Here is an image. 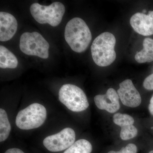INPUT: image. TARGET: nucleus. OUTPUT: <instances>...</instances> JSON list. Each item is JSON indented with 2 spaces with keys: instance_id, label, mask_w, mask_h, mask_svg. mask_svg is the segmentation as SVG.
<instances>
[{
  "instance_id": "f257e3e1",
  "label": "nucleus",
  "mask_w": 153,
  "mask_h": 153,
  "mask_svg": "<svg viewBox=\"0 0 153 153\" xmlns=\"http://www.w3.org/2000/svg\"><path fill=\"white\" fill-rule=\"evenodd\" d=\"M64 36L71 49L77 53L85 51L92 39L88 26L82 19L79 18H73L67 23Z\"/></svg>"
},
{
  "instance_id": "f03ea898",
  "label": "nucleus",
  "mask_w": 153,
  "mask_h": 153,
  "mask_svg": "<svg viewBox=\"0 0 153 153\" xmlns=\"http://www.w3.org/2000/svg\"><path fill=\"white\" fill-rule=\"evenodd\" d=\"M116 42L114 35L108 32L102 33L94 39L91 46V53L97 66L105 67L114 62L116 58Z\"/></svg>"
},
{
  "instance_id": "7ed1b4c3",
  "label": "nucleus",
  "mask_w": 153,
  "mask_h": 153,
  "mask_svg": "<svg viewBox=\"0 0 153 153\" xmlns=\"http://www.w3.org/2000/svg\"><path fill=\"white\" fill-rule=\"evenodd\" d=\"M30 11L32 16L39 24H48L55 27L62 21L65 7L60 2H55L49 6L41 5L35 3L30 7Z\"/></svg>"
},
{
  "instance_id": "20e7f679",
  "label": "nucleus",
  "mask_w": 153,
  "mask_h": 153,
  "mask_svg": "<svg viewBox=\"0 0 153 153\" xmlns=\"http://www.w3.org/2000/svg\"><path fill=\"white\" fill-rule=\"evenodd\" d=\"M47 115V110L44 105L33 103L18 113L16 125L22 130L38 128L44 124Z\"/></svg>"
},
{
  "instance_id": "39448f33",
  "label": "nucleus",
  "mask_w": 153,
  "mask_h": 153,
  "mask_svg": "<svg viewBox=\"0 0 153 153\" xmlns=\"http://www.w3.org/2000/svg\"><path fill=\"white\" fill-rule=\"evenodd\" d=\"M59 99L68 109L80 112L89 106L87 97L80 88L71 84L63 85L59 91Z\"/></svg>"
},
{
  "instance_id": "423d86ee",
  "label": "nucleus",
  "mask_w": 153,
  "mask_h": 153,
  "mask_svg": "<svg viewBox=\"0 0 153 153\" xmlns=\"http://www.w3.org/2000/svg\"><path fill=\"white\" fill-rule=\"evenodd\" d=\"M19 47L26 55L38 56L43 59L49 57V43L37 32L23 33L20 38Z\"/></svg>"
},
{
  "instance_id": "0eeeda50",
  "label": "nucleus",
  "mask_w": 153,
  "mask_h": 153,
  "mask_svg": "<svg viewBox=\"0 0 153 153\" xmlns=\"http://www.w3.org/2000/svg\"><path fill=\"white\" fill-rule=\"evenodd\" d=\"M75 137L74 130L66 128L58 133L45 138L43 144L50 152H61L68 149L74 143Z\"/></svg>"
},
{
  "instance_id": "6e6552de",
  "label": "nucleus",
  "mask_w": 153,
  "mask_h": 153,
  "mask_svg": "<svg viewBox=\"0 0 153 153\" xmlns=\"http://www.w3.org/2000/svg\"><path fill=\"white\" fill-rule=\"evenodd\" d=\"M117 94L123 104L129 107L135 108L139 106L142 99L140 94L130 79L121 82Z\"/></svg>"
},
{
  "instance_id": "1a4fd4ad",
  "label": "nucleus",
  "mask_w": 153,
  "mask_h": 153,
  "mask_svg": "<svg viewBox=\"0 0 153 153\" xmlns=\"http://www.w3.org/2000/svg\"><path fill=\"white\" fill-rule=\"evenodd\" d=\"M130 23L136 33L142 36L153 35V11H150L148 15L137 13L131 18Z\"/></svg>"
},
{
  "instance_id": "9d476101",
  "label": "nucleus",
  "mask_w": 153,
  "mask_h": 153,
  "mask_svg": "<svg viewBox=\"0 0 153 153\" xmlns=\"http://www.w3.org/2000/svg\"><path fill=\"white\" fill-rule=\"evenodd\" d=\"M119 98L117 92L113 88H110L105 94L95 96L94 101L99 109L104 110L110 113H114L120 108Z\"/></svg>"
},
{
  "instance_id": "9b49d317",
  "label": "nucleus",
  "mask_w": 153,
  "mask_h": 153,
  "mask_svg": "<svg viewBox=\"0 0 153 153\" xmlns=\"http://www.w3.org/2000/svg\"><path fill=\"white\" fill-rule=\"evenodd\" d=\"M18 22L15 17L6 12L0 13V41L5 42L12 39L16 33Z\"/></svg>"
},
{
  "instance_id": "f8f14e48",
  "label": "nucleus",
  "mask_w": 153,
  "mask_h": 153,
  "mask_svg": "<svg viewBox=\"0 0 153 153\" xmlns=\"http://www.w3.org/2000/svg\"><path fill=\"white\" fill-rule=\"evenodd\" d=\"M143 48L135 55V60L140 63L153 61V39L146 38L143 42Z\"/></svg>"
},
{
  "instance_id": "ddd939ff",
  "label": "nucleus",
  "mask_w": 153,
  "mask_h": 153,
  "mask_svg": "<svg viewBox=\"0 0 153 153\" xmlns=\"http://www.w3.org/2000/svg\"><path fill=\"white\" fill-rule=\"evenodd\" d=\"M16 56L9 49L3 46H0V67L2 68H15L18 65Z\"/></svg>"
},
{
  "instance_id": "4468645a",
  "label": "nucleus",
  "mask_w": 153,
  "mask_h": 153,
  "mask_svg": "<svg viewBox=\"0 0 153 153\" xmlns=\"http://www.w3.org/2000/svg\"><path fill=\"white\" fill-rule=\"evenodd\" d=\"M11 127L7 112L3 108L0 109V142L4 141L9 137Z\"/></svg>"
},
{
  "instance_id": "2eb2a0df",
  "label": "nucleus",
  "mask_w": 153,
  "mask_h": 153,
  "mask_svg": "<svg viewBox=\"0 0 153 153\" xmlns=\"http://www.w3.org/2000/svg\"><path fill=\"white\" fill-rule=\"evenodd\" d=\"M92 146L87 140L80 139L76 141L63 153H91Z\"/></svg>"
},
{
  "instance_id": "dca6fc26",
  "label": "nucleus",
  "mask_w": 153,
  "mask_h": 153,
  "mask_svg": "<svg viewBox=\"0 0 153 153\" xmlns=\"http://www.w3.org/2000/svg\"><path fill=\"white\" fill-rule=\"evenodd\" d=\"M114 123L121 127L133 125L134 123L133 118L126 114H115L113 117Z\"/></svg>"
},
{
  "instance_id": "f3484780",
  "label": "nucleus",
  "mask_w": 153,
  "mask_h": 153,
  "mask_svg": "<svg viewBox=\"0 0 153 153\" xmlns=\"http://www.w3.org/2000/svg\"><path fill=\"white\" fill-rule=\"evenodd\" d=\"M138 133L136 128L133 125L126 126L121 128L120 132V137L123 140H127L135 137Z\"/></svg>"
},
{
  "instance_id": "a211bd4d",
  "label": "nucleus",
  "mask_w": 153,
  "mask_h": 153,
  "mask_svg": "<svg viewBox=\"0 0 153 153\" xmlns=\"http://www.w3.org/2000/svg\"><path fill=\"white\" fill-rule=\"evenodd\" d=\"M137 148L135 145L129 143L118 151H111L107 153H137Z\"/></svg>"
},
{
  "instance_id": "6ab92c4d",
  "label": "nucleus",
  "mask_w": 153,
  "mask_h": 153,
  "mask_svg": "<svg viewBox=\"0 0 153 153\" xmlns=\"http://www.w3.org/2000/svg\"><path fill=\"white\" fill-rule=\"evenodd\" d=\"M143 85L147 90H153V74L149 75L145 79Z\"/></svg>"
},
{
  "instance_id": "aec40b11",
  "label": "nucleus",
  "mask_w": 153,
  "mask_h": 153,
  "mask_svg": "<svg viewBox=\"0 0 153 153\" xmlns=\"http://www.w3.org/2000/svg\"><path fill=\"white\" fill-rule=\"evenodd\" d=\"M4 153H25L22 150L17 148H13L7 150Z\"/></svg>"
},
{
  "instance_id": "412c9836",
  "label": "nucleus",
  "mask_w": 153,
  "mask_h": 153,
  "mask_svg": "<svg viewBox=\"0 0 153 153\" xmlns=\"http://www.w3.org/2000/svg\"><path fill=\"white\" fill-rule=\"evenodd\" d=\"M149 112L152 115H153V94L150 101V103L149 104Z\"/></svg>"
},
{
  "instance_id": "4be33fe9",
  "label": "nucleus",
  "mask_w": 153,
  "mask_h": 153,
  "mask_svg": "<svg viewBox=\"0 0 153 153\" xmlns=\"http://www.w3.org/2000/svg\"><path fill=\"white\" fill-rule=\"evenodd\" d=\"M146 10H143V13H146Z\"/></svg>"
},
{
  "instance_id": "5701e85b",
  "label": "nucleus",
  "mask_w": 153,
  "mask_h": 153,
  "mask_svg": "<svg viewBox=\"0 0 153 153\" xmlns=\"http://www.w3.org/2000/svg\"><path fill=\"white\" fill-rule=\"evenodd\" d=\"M149 153H153V150L150 151Z\"/></svg>"
}]
</instances>
